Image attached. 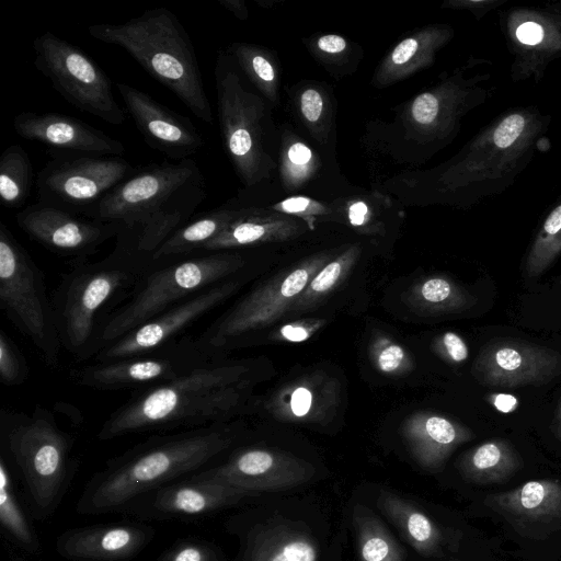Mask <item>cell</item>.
Here are the masks:
<instances>
[{"mask_svg":"<svg viewBox=\"0 0 561 561\" xmlns=\"http://www.w3.org/2000/svg\"><path fill=\"white\" fill-rule=\"evenodd\" d=\"M232 444L233 433L222 424L153 435L108 459L84 484L76 512L119 513L139 495L217 462Z\"/></svg>","mask_w":561,"mask_h":561,"instance_id":"cell-1","label":"cell"},{"mask_svg":"<svg viewBox=\"0 0 561 561\" xmlns=\"http://www.w3.org/2000/svg\"><path fill=\"white\" fill-rule=\"evenodd\" d=\"M552 116L536 105L512 107L482 127L437 175L448 203L471 207L508 190L534 160Z\"/></svg>","mask_w":561,"mask_h":561,"instance_id":"cell-2","label":"cell"},{"mask_svg":"<svg viewBox=\"0 0 561 561\" xmlns=\"http://www.w3.org/2000/svg\"><path fill=\"white\" fill-rule=\"evenodd\" d=\"M242 374V367L214 359L165 383L139 390L108 415L96 437L111 440L221 424L239 401Z\"/></svg>","mask_w":561,"mask_h":561,"instance_id":"cell-3","label":"cell"},{"mask_svg":"<svg viewBox=\"0 0 561 561\" xmlns=\"http://www.w3.org/2000/svg\"><path fill=\"white\" fill-rule=\"evenodd\" d=\"M115 240L105 257L71 264L51 295L61 347L78 364L93 359L106 321L152 266V256L125 239Z\"/></svg>","mask_w":561,"mask_h":561,"instance_id":"cell-4","label":"cell"},{"mask_svg":"<svg viewBox=\"0 0 561 561\" xmlns=\"http://www.w3.org/2000/svg\"><path fill=\"white\" fill-rule=\"evenodd\" d=\"M205 197V179L195 160H164L138 169L119 183L101 201L92 218L121 225L117 237L152 256L190 221Z\"/></svg>","mask_w":561,"mask_h":561,"instance_id":"cell-5","label":"cell"},{"mask_svg":"<svg viewBox=\"0 0 561 561\" xmlns=\"http://www.w3.org/2000/svg\"><path fill=\"white\" fill-rule=\"evenodd\" d=\"M73 444L45 407L27 413L1 409L0 456L19 480L33 519L53 516L67 494L78 469Z\"/></svg>","mask_w":561,"mask_h":561,"instance_id":"cell-6","label":"cell"},{"mask_svg":"<svg viewBox=\"0 0 561 561\" xmlns=\"http://www.w3.org/2000/svg\"><path fill=\"white\" fill-rule=\"evenodd\" d=\"M88 33L94 39L125 49L197 118L213 124L194 45L172 11L164 7L147 9L121 24H92Z\"/></svg>","mask_w":561,"mask_h":561,"instance_id":"cell-7","label":"cell"},{"mask_svg":"<svg viewBox=\"0 0 561 561\" xmlns=\"http://www.w3.org/2000/svg\"><path fill=\"white\" fill-rule=\"evenodd\" d=\"M238 540L230 561H328L339 536L331 539L329 518L305 499H267L248 505L225 523Z\"/></svg>","mask_w":561,"mask_h":561,"instance_id":"cell-8","label":"cell"},{"mask_svg":"<svg viewBox=\"0 0 561 561\" xmlns=\"http://www.w3.org/2000/svg\"><path fill=\"white\" fill-rule=\"evenodd\" d=\"M240 264L238 256L225 251L199 252L152 264L131 296L106 321L99 352L151 318L224 282Z\"/></svg>","mask_w":561,"mask_h":561,"instance_id":"cell-9","label":"cell"},{"mask_svg":"<svg viewBox=\"0 0 561 561\" xmlns=\"http://www.w3.org/2000/svg\"><path fill=\"white\" fill-rule=\"evenodd\" d=\"M0 309L50 367L61 343L45 276L28 251L0 220Z\"/></svg>","mask_w":561,"mask_h":561,"instance_id":"cell-10","label":"cell"},{"mask_svg":"<svg viewBox=\"0 0 561 561\" xmlns=\"http://www.w3.org/2000/svg\"><path fill=\"white\" fill-rule=\"evenodd\" d=\"M215 83L225 151L240 180L252 186L272 168V160L264 149V104L245 89L228 53H218Z\"/></svg>","mask_w":561,"mask_h":561,"instance_id":"cell-11","label":"cell"},{"mask_svg":"<svg viewBox=\"0 0 561 561\" xmlns=\"http://www.w3.org/2000/svg\"><path fill=\"white\" fill-rule=\"evenodd\" d=\"M137 170L118 156L51 150L37 173L38 203L92 218L101 201Z\"/></svg>","mask_w":561,"mask_h":561,"instance_id":"cell-12","label":"cell"},{"mask_svg":"<svg viewBox=\"0 0 561 561\" xmlns=\"http://www.w3.org/2000/svg\"><path fill=\"white\" fill-rule=\"evenodd\" d=\"M32 46L34 66L68 103L112 125L125 122L108 76L82 49L51 32L37 36Z\"/></svg>","mask_w":561,"mask_h":561,"instance_id":"cell-13","label":"cell"},{"mask_svg":"<svg viewBox=\"0 0 561 561\" xmlns=\"http://www.w3.org/2000/svg\"><path fill=\"white\" fill-rule=\"evenodd\" d=\"M495 89L492 60L470 56L438 85L413 100L411 117L431 139L446 142L457 134L461 118L492 99Z\"/></svg>","mask_w":561,"mask_h":561,"instance_id":"cell-14","label":"cell"},{"mask_svg":"<svg viewBox=\"0 0 561 561\" xmlns=\"http://www.w3.org/2000/svg\"><path fill=\"white\" fill-rule=\"evenodd\" d=\"M209 360L214 359L199 351L195 337H183L151 353L75 367L69 376L80 387L139 391L165 383Z\"/></svg>","mask_w":561,"mask_h":561,"instance_id":"cell-15","label":"cell"},{"mask_svg":"<svg viewBox=\"0 0 561 561\" xmlns=\"http://www.w3.org/2000/svg\"><path fill=\"white\" fill-rule=\"evenodd\" d=\"M262 496L198 472L139 495L119 512L138 520H196Z\"/></svg>","mask_w":561,"mask_h":561,"instance_id":"cell-16","label":"cell"},{"mask_svg":"<svg viewBox=\"0 0 561 561\" xmlns=\"http://www.w3.org/2000/svg\"><path fill=\"white\" fill-rule=\"evenodd\" d=\"M499 25L512 58L513 82H539L549 65L561 58V11L552 2L517 5L499 13Z\"/></svg>","mask_w":561,"mask_h":561,"instance_id":"cell-17","label":"cell"},{"mask_svg":"<svg viewBox=\"0 0 561 561\" xmlns=\"http://www.w3.org/2000/svg\"><path fill=\"white\" fill-rule=\"evenodd\" d=\"M18 226L49 252L68 260L69 265L89 261L122 226L41 203L15 215Z\"/></svg>","mask_w":561,"mask_h":561,"instance_id":"cell-18","label":"cell"},{"mask_svg":"<svg viewBox=\"0 0 561 561\" xmlns=\"http://www.w3.org/2000/svg\"><path fill=\"white\" fill-rule=\"evenodd\" d=\"M236 283L221 282L173 306L103 347L93 362H108L161 350L178 341L184 331L221 304Z\"/></svg>","mask_w":561,"mask_h":561,"instance_id":"cell-19","label":"cell"},{"mask_svg":"<svg viewBox=\"0 0 561 561\" xmlns=\"http://www.w3.org/2000/svg\"><path fill=\"white\" fill-rule=\"evenodd\" d=\"M117 91L145 142L176 162L191 159L204 147V138L187 117L162 105L146 92L124 82Z\"/></svg>","mask_w":561,"mask_h":561,"instance_id":"cell-20","label":"cell"},{"mask_svg":"<svg viewBox=\"0 0 561 561\" xmlns=\"http://www.w3.org/2000/svg\"><path fill=\"white\" fill-rule=\"evenodd\" d=\"M147 522L125 519L73 527L56 539L58 556L69 561H129L153 540Z\"/></svg>","mask_w":561,"mask_h":561,"instance_id":"cell-21","label":"cell"},{"mask_svg":"<svg viewBox=\"0 0 561 561\" xmlns=\"http://www.w3.org/2000/svg\"><path fill=\"white\" fill-rule=\"evenodd\" d=\"M198 473L260 496L301 488L312 478L302 465L263 449L238 450Z\"/></svg>","mask_w":561,"mask_h":561,"instance_id":"cell-22","label":"cell"},{"mask_svg":"<svg viewBox=\"0 0 561 561\" xmlns=\"http://www.w3.org/2000/svg\"><path fill=\"white\" fill-rule=\"evenodd\" d=\"M13 128L20 137L45 144L54 151L118 157L125 153L119 140L62 113L21 112L13 118Z\"/></svg>","mask_w":561,"mask_h":561,"instance_id":"cell-23","label":"cell"},{"mask_svg":"<svg viewBox=\"0 0 561 561\" xmlns=\"http://www.w3.org/2000/svg\"><path fill=\"white\" fill-rule=\"evenodd\" d=\"M478 367L490 386L542 383L561 371V356L537 345L500 342L486 346Z\"/></svg>","mask_w":561,"mask_h":561,"instance_id":"cell-24","label":"cell"},{"mask_svg":"<svg viewBox=\"0 0 561 561\" xmlns=\"http://www.w3.org/2000/svg\"><path fill=\"white\" fill-rule=\"evenodd\" d=\"M373 496V507L417 554L437 559L453 547L451 536L416 501L387 486H376Z\"/></svg>","mask_w":561,"mask_h":561,"instance_id":"cell-25","label":"cell"},{"mask_svg":"<svg viewBox=\"0 0 561 561\" xmlns=\"http://www.w3.org/2000/svg\"><path fill=\"white\" fill-rule=\"evenodd\" d=\"M454 36L447 24L431 25L401 41L382 61L375 80L383 87L433 64L436 53Z\"/></svg>","mask_w":561,"mask_h":561,"instance_id":"cell-26","label":"cell"},{"mask_svg":"<svg viewBox=\"0 0 561 561\" xmlns=\"http://www.w3.org/2000/svg\"><path fill=\"white\" fill-rule=\"evenodd\" d=\"M239 204H227L194 216L173 232L153 253L152 264L199 253L206 243L222 232L234 218Z\"/></svg>","mask_w":561,"mask_h":561,"instance_id":"cell-27","label":"cell"},{"mask_svg":"<svg viewBox=\"0 0 561 561\" xmlns=\"http://www.w3.org/2000/svg\"><path fill=\"white\" fill-rule=\"evenodd\" d=\"M348 516L358 561H405L388 523L367 502L353 501Z\"/></svg>","mask_w":561,"mask_h":561,"instance_id":"cell-28","label":"cell"},{"mask_svg":"<svg viewBox=\"0 0 561 561\" xmlns=\"http://www.w3.org/2000/svg\"><path fill=\"white\" fill-rule=\"evenodd\" d=\"M293 227L286 217L255 207L238 206L226 229L205 244L201 252L225 251L260 242L272 234L285 233Z\"/></svg>","mask_w":561,"mask_h":561,"instance_id":"cell-29","label":"cell"},{"mask_svg":"<svg viewBox=\"0 0 561 561\" xmlns=\"http://www.w3.org/2000/svg\"><path fill=\"white\" fill-rule=\"evenodd\" d=\"M500 512L523 519L561 515V483L556 480H533L508 492L489 496Z\"/></svg>","mask_w":561,"mask_h":561,"instance_id":"cell-30","label":"cell"},{"mask_svg":"<svg viewBox=\"0 0 561 561\" xmlns=\"http://www.w3.org/2000/svg\"><path fill=\"white\" fill-rule=\"evenodd\" d=\"M32 516L15 491L14 476L0 456V527L5 538L20 550L35 554L41 551L39 538L31 523Z\"/></svg>","mask_w":561,"mask_h":561,"instance_id":"cell-31","label":"cell"},{"mask_svg":"<svg viewBox=\"0 0 561 561\" xmlns=\"http://www.w3.org/2000/svg\"><path fill=\"white\" fill-rule=\"evenodd\" d=\"M519 466L518 455L506 442L491 440L471 451L466 461L465 473L473 481L490 483L504 480Z\"/></svg>","mask_w":561,"mask_h":561,"instance_id":"cell-32","label":"cell"},{"mask_svg":"<svg viewBox=\"0 0 561 561\" xmlns=\"http://www.w3.org/2000/svg\"><path fill=\"white\" fill-rule=\"evenodd\" d=\"M32 164L21 145H11L0 157V199L7 208L22 206L32 187Z\"/></svg>","mask_w":561,"mask_h":561,"instance_id":"cell-33","label":"cell"},{"mask_svg":"<svg viewBox=\"0 0 561 561\" xmlns=\"http://www.w3.org/2000/svg\"><path fill=\"white\" fill-rule=\"evenodd\" d=\"M561 253V195L546 213L525 261L529 276H538Z\"/></svg>","mask_w":561,"mask_h":561,"instance_id":"cell-34","label":"cell"},{"mask_svg":"<svg viewBox=\"0 0 561 561\" xmlns=\"http://www.w3.org/2000/svg\"><path fill=\"white\" fill-rule=\"evenodd\" d=\"M248 78L271 100L276 99V76L271 60L256 46L233 43L227 51Z\"/></svg>","mask_w":561,"mask_h":561,"instance_id":"cell-35","label":"cell"},{"mask_svg":"<svg viewBox=\"0 0 561 561\" xmlns=\"http://www.w3.org/2000/svg\"><path fill=\"white\" fill-rule=\"evenodd\" d=\"M157 561H229L213 541L198 537H186L164 549Z\"/></svg>","mask_w":561,"mask_h":561,"instance_id":"cell-36","label":"cell"},{"mask_svg":"<svg viewBox=\"0 0 561 561\" xmlns=\"http://www.w3.org/2000/svg\"><path fill=\"white\" fill-rule=\"evenodd\" d=\"M30 375L28 364L11 336L0 329V381L5 387L23 385Z\"/></svg>","mask_w":561,"mask_h":561,"instance_id":"cell-37","label":"cell"},{"mask_svg":"<svg viewBox=\"0 0 561 561\" xmlns=\"http://www.w3.org/2000/svg\"><path fill=\"white\" fill-rule=\"evenodd\" d=\"M425 432L430 439L425 466L435 468L443 461L447 449L457 443L459 434L449 421L439 416L427 419Z\"/></svg>","mask_w":561,"mask_h":561,"instance_id":"cell-38","label":"cell"},{"mask_svg":"<svg viewBox=\"0 0 561 561\" xmlns=\"http://www.w3.org/2000/svg\"><path fill=\"white\" fill-rule=\"evenodd\" d=\"M313 168V153L311 149L300 141L293 142L286 150L283 171L288 184L296 185L304 182Z\"/></svg>","mask_w":561,"mask_h":561,"instance_id":"cell-39","label":"cell"},{"mask_svg":"<svg viewBox=\"0 0 561 561\" xmlns=\"http://www.w3.org/2000/svg\"><path fill=\"white\" fill-rule=\"evenodd\" d=\"M508 0H449L443 4L445 8L467 10L476 20H482L491 11L501 8Z\"/></svg>","mask_w":561,"mask_h":561,"instance_id":"cell-40","label":"cell"},{"mask_svg":"<svg viewBox=\"0 0 561 561\" xmlns=\"http://www.w3.org/2000/svg\"><path fill=\"white\" fill-rule=\"evenodd\" d=\"M300 111L310 124H317L323 113V99L316 89H307L300 95Z\"/></svg>","mask_w":561,"mask_h":561,"instance_id":"cell-41","label":"cell"},{"mask_svg":"<svg viewBox=\"0 0 561 561\" xmlns=\"http://www.w3.org/2000/svg\"><path fill=\"white\" fill-rule=\"evenodd\" d=\"M274 207L286 214L319 213L323 209L322 204L304 196L289 197Z\"/></svg>","mask_w":561,"mask_h":561,"instance_id":"cell-42","label":"cell"},{"mask_svg":"<svg viewBox=\"0 0 561 561\" xmlns=\"http://www.w3.org/2000/svg\"><path fill=\"white\" fill-rule=\"evenodd\" d=\"M451 294V287L443 278H432L424 283L422 296L430 302H440L446 300Z\"/></svg>","mask_w":561,"mask_h":561,"instance_id":"cell-43","label":"cell"},{"mask_svg":"<svg viewBox=\"0 0 561 561\" xmlns=\"http://www.w3.org/2000/svg\"><path fill=\"white\" fill-rule=\"evenodd\" d=\"M340 272V262L329 263L311 282V288L318 293L328 290L339 278Z\"/></svg>","mask_w":561,"mask_h":561,"instance_id":"cell-44","label":"cell"},{"mask_svg":"<svg viewBox=\"0 0 561 561\" xmlns=\"http://www.w3.org/2000/svg\"><path fill=\"white\" fill-rule=\"evenodd\" d=\"M308 280V273L304 268H298L290 273L283 282L280 293L285 297H294L302 290Z\"/></svg>","mask_w":561,"mask_h":561,"instance_id":"cell-45","label":"cell"},{"mask_svg":"<svg viewBox=\"0 0 561 561\" xmlns=\"http://www.w3.org/2000/svg\"><path fill=\"white\" fill-rule=\"evenodd\" d=\"M403 351L398 345H390L385 348L378 358L379 368L382 371L390 373L399 367L403 359Z\"/></svg>","mask_w":561,"mask_h":561,"instance_id":"cell-46","label":"cell"},{"mask_svg":"<svg viewBox=\"0 0 561 561\" xmlns=\"http://www.w3.org/2000/svg\"><path fill=\"white\" fill-rule=\"evenodd\" d=\"M443 341L448 355L453 360L462 362L468 357L467 345L459 335L453 332H447L445 333Z\"/></svg>","mask_w":561,"mask_h":561,"instance_id":"cell-47","label":"cell"},{"mask_svg":"<svg viewBox=\"0 0 561 561\" xmlns=\"http://www.w3.org/2000/svg\"><path fill=\"white\" fill-rule=\"evenodd\" d=\"M317 46L323 53L336 55L346 48L347 43L340 35L327 34L318 39Z\"/></svg>","mask_w":561,"mask_h":561,"instance_id":"cell-48","label":"cell"},{"mask_svg":"<svg viewBox=\"0 0 561 561\" xmlns=\"http://www.w3.org/2000/svg\"><path fill=\"white\" fill-rule=\"evenodd\" d=\"M312 397L306 388H298L291 396V410L298 415H305L311 405Z\"/></svg>","mask_w":561,"mask_h":561,"instance_id":"cell-49","label":"cell"},{"mask_svg":"<svg viewBox=\"0 0 561 561\" xmlns=\"http://www.w3.org/2000/svg\"><path fill=\"white\" fill-rule=\"evenodd\" d=\"M347 215L353 226H362L369 217V208L364 202L356 201L350 205Z\"/></svg>","mask_w":561,"mask_h":561,"instance_id":"cell-50","label":"cell"},{"mask_svg":"<svg viewBox=\"0 0 561 561\" xmlns=\"http://www.w3.org/2000/svg\"><path fill=\"white\" fill-rule=\"evenodd\" d=\"M492 404L503 413H510L518 407L516 397L507 393H497L491 398Z\"/></svg>","mask_w":561,"mask_h":561,"instance_id":"cell-51","label":"cell"},{"mask_svg":"<svg viewBox=\"0 0 561 561\" xmlns=\"http://www.w3.org/2000/svg\"><path fill=\"white\" fill-rule=\"evenodd\" d=\"M219 4L229 10L239 20L248 18V9L242 0H217Z\"/></svg>","mask_w":561,"mask_h":561,"instance_id":"cell-52","label":"cell"},{"mask_svg":"<svg viewBox=\"0 0 561 561\" xmlns=\"http://www.w3.org/2000/svg\"><path fill=\"white\" fill-rule=\"evenodd\" d=\"M282 334L289 341L299 342L308 336V332L300 327L286 325L282 329Z\"/></svg>","mask_w":561,"mask_h":561,"instance_id":"cell-53","label":"cell"},{"mask_svg":"<svg viewBox=\"0 0 561 561\" xmlns=\"http://www.w3.org/2000/svg\"><path fill=\"white\" fill-rule=\"evenodd\" d=\"M342 541L340 539V536L336 539V542L334 545L333 551L331 553V557L328 561H341V552H342Z\"/></svg>","mask_w":561,"mask_h":561,"instance_id":"cell-54","label":"cell"},{"mask_svg":"<svg viewBox=\"0 0 561 561\" xmlns=\"http://www.w3.org/2000/svg\"><path fill=\"white\" fill-rule=\"evenodd\" d=\"M557 435L561 438V407L557 415Z\"/></svg>","mask_w":561,"mask_h":561,"instance_id":"cell-55","label":"cell"},{"mask_svg":"<svg viewBox=\"0 0 561 561\" xmlns=\"http://www.w3.org/2000/svg\"><path fill=\"white\" fill-rule=\"evenodd\" d=\"M552 3H553V5H554L558 10H560V11H561V0H559V1H553Z\"/></svg>","mask_w":561,"mask_h":561,"instance_id":"cell-56","label":"cell"}]
</instances>
